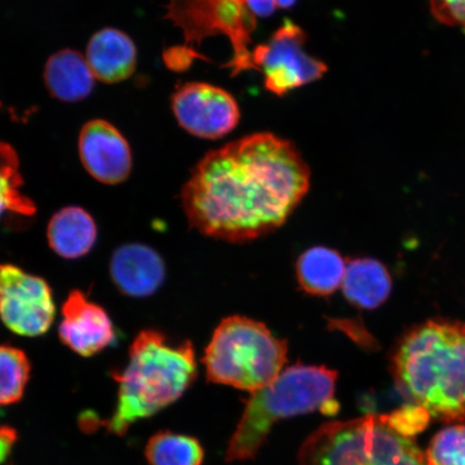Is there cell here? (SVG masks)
<instances>
[{"label":"cell","mask_w":465,"mask_h":465,"mask_svg":"<svg viewBox=\"0 0 465 465\" xmlns=\"http://www.w3.org/2000/svg\"><path fill=\"white\" fill-rule=\"evenodd\" d=\"M310 185V167L294 143L255 133L203 156L183 185L182 201L202 234L247 242L286 223Z\"/></svg>","instance_id":"cell-1"},{"label":"cell","mask_w":465,"mask_h":465,"mask_svg":"<svg viewBox=\"0 0 465 465\" xmlns=\"http://www.w3.org/2000/svg\"><path fill=\"white\" fill-rule=\"evenodd\" d=\"M401 393L435 420L465 421V323L431 319L401 337L391 360Z\"/></svg>","instance_id":"cell-2"},{"label":"cell","mask_w":465,"mask_h":465,"mask_svg":"<svg viewBox=\"0 0 465 465\" xmlns=\"http://www.w3.org/2000/svg\"><path fill=\"white\" fill-rule=\"evenodd\" d=\"M196 377L193 346L174 344L156 331H143L134 341L119 381L118 403L108 422L122 435L138 420L156 414L177 401Z\"/></svg>","instance_id":"cell-3"},{"label":"cell","mask_w":465,"mask_h":465,"mask_svg":"<svg viewBox=\"0 0 465 465\" xmlns=\"http://www.w3.org/2000/svg\"><path fill=\"white\" fill-rule=\"evenodd\" d=\"M336 381L337 371L325 366L296 364L283 370L270 385L252 393L225 460L253 459L278 421L319 411L334 414L339 410Z\"/></svg>","instance_id":"cell-4"},{"label":"cell","mask_w":465,"mask_h":465,"mask_svg":"<svg viewBox=\"0 0 465 465\" xmlns=\"http://www.w3.org/2000/svg\"><path fill=\"white\" fill-rule=\"evenodd\" d=\"M300 465H428L414 438L401 434L386 415L369 414L323 424L299 453Z\"/></svg>","instance_id":"cell-5"},{"label":"cell","mask_w":465,"mask_h":465,"mask_svg":"<svg viewBox=\"0 0 465 465\" xmlns=\"http://www.w3.org/2000/svg\"><path fill=\"white\" fill-rule=\"evenodd\" d=\"M287 353V342L263 323L232 316L214 331L203 364L209 381L252 393L276 380Z\"/></svg>","instance_id":"cell-6"},{"label":"cell","mask_w":465,"mask_h":465,"mask_svg":"<svg viewBox=\"0 0 465 465\" xmlns=\"http://www.w3.org/2000/svg\"><path fill=\"white\" fill-rule=\"evenodd\" d=\"M282 0H168L166 19L182 29L185 46L190 48L211 36L224 35L234 51L225 64L232 75L255 69L252 36L259 17H269L281 9Z\"/></svg>","instance_id":"cell-7"},{"label":"cell","mask_w":465,"mask_h":465,"mask_svg":"<svg viewBox=\"0 0 465 465\" xmlns=\"http://www.w3.org/2000/svg\"><path fill=\"white\" fill-rule=\"evenodd\" d=\"M306 34L293 22L286 21L269 42L252 52L254 68L264 75L267 91L277 96L313 83L328 72L327 64L307 54Z\"/></svg>","instance_id":"cell-8"},{"label":"cell","mask_w":465,"mask_h":465,"mask_svg":"<svg viewBox=\"0 0 465 465\" xmlns=\"http://www.w3.org/2000/svg\"><path fill=\"white\" fill-rule=\"evenodd\" d=\"M55 316L54 294L43 278L20 267L0 264V318L22 336L43 335Z\"/></svg>","instance_id":"cell-9"},{"label":"cell","mask_w":465,"mask_h":465,"mask_svg":"<svg viewBox=\"0 0 465 465\" xmlns=\"http://www.w3.org/2000/svg\"><path fill=\"white\" fill-rule=\"evenodd\" d=\"M180 126L195 137L218 139L228 135L241 120V110L229 92L209 84L179 87L172 100Z\"/></svg>","instance_id":"cell-10"},{"label":"cell","mask_w":465,"mask_h":465,"mask_svg":"<svg viewBox=\"0 0 465 465\" xmlns=\"http://www.w3.org/2000/svg\"><path fill=\"white\" fill-rule=\"evenodd\" d=\"M79 154L86 172L97 182L116 184L130 176V144L107 121L87 122L80 133Z\"/></svg>","instance_id":"cell-11"},{"label":"cell","mask_w":465,"mask_h":465,"mask_svg":"<svg viewBox=\"0 0 465 465\" xmlns=\"http://www.w3.org/2000/svg\"><path fill=\"white\" fill-rule=\"evenodd\" d=\"M60 337L64 344L84 357L113 344L115 333L112 320L101 306L92 303L81 291H73L63 305Z\"/></svg>","instance_id":"cell-12"},{"label":"cell","mask_w":465,"mask_h":465,"mask_svg":"<svg viewBox=\"0 0 465 465\" xmlns=\"http://www.w3.org/2000/svg\"><path fill=\"white\" fill-rule=\"evenodd\" d=\"M110 272L121 292L133 298L153 294L165 278V265L160 254L143 243H126L116 249Z\"/></svg>","instance_id":"cell-13"},{"label":"cell","mask_w":465,"mask_h":465,"mask_svg":"<svg viewBox=\"0 0 465 465\" xmlns=\"http://www.w3.org/2000/svg\"><path fill=\"white\" fill-rule=\"evenodd\" d=\"M86 62L95 79L104 84H118L135 72L136 46L125 33L104 28L90 39Z\"/></svg>","instance_id":"cell-14"},{"label":"cell","mask_w":465,"mask_h":465,"mask_svg":"<svg viewBox=\"0 0 465 465\" xmlns=\"http://www.w3.org/2000/svg\"><path fill=\"white\" fill-rule=\"evenodd\" d=\"M44 79L51 96L64 103H78L91 94L95 77L79 52L65 49L50 56Z\"/></svg>","instance_id":"cell-15"},{"label":"cell","mask_w":465,"mask_h":465,"mask_svg":"<svg viewBox=\"0 0 465 465\" xmlns=\"http://www.w3.org/2000/svg\"><path fill=\"white\" fill-rule=\"evenodd\" d=\"M342 292L353 305L362 310H375L385 303L391 293L392 279L380 261L361 258L346 264Z\"/></svg>","instance_id":"cell-16"},{"label":"cell","mask_w":465,"mask_h":465,"mask_svg":"<svg viewBox=\"0 0 465 465\" xmlns=\"http://www.w3.org/2000/svg\"><path fill=\"white\" fill-rule=\"evenodd\" d=\"M96 237L94 220L80 207L61 209L48 226L50 246L64 259L84 257L95 245Z\"/></svg>","instance_id":"cell-17"},{"label":"cell","mask_w":465,"mask_h":465,"mask_svg":"<svg viewBox=\"0 0 465 465\" xmlns=\"http://www.w3.org/2000/svg\"><path fill=\"white\" fill-rule=\"evenodd\" d=\"M346 264L335 250L315 247L301 255L296 264L301 287L313 295H330L341 287Z\"/></svg>","instance_id":"cell-18"},{"label":"cell","mask_w":465,"mask_h":465,"mask_svg":"<svg viewBox=\"0 0 465 465\" xmlns=\"http://www.w3.org/2000/svg\"><path fill=\"white\" fill-rule=\"evenodd\" d=\"M22 185L19 156L9 143L0 142V219L5 213L23 217L36 213V205L22 193Z\"/></svg>","instance_id":"cell-19"},{"label":"cell","mask_w":465,"mask_h":465,"mask_svg":"<svg viewBox=\"0 0 465 465\" xmlns=\"http://www.w3.org/2000/svg\"><path fill=\"white\" fill-rule=\"evenodd\" d=\"M145 455L151 465H201L203 460L199 440L172 432L153 436Z\"/></svg>","instance_id":"cell-20"},{"label":"cell","mask_w":465,"mask_h":465,"mask_svg":"<svg viewBox=\"0 0 465 465\" xmlns=\"http://www.w3.org/2000/svg\"><path fill=\"white\" fill-rule=\"evenodd\" d=\"M29 365L26 354L20 349L0 346V405H10L22 398L28 381Z\"/></svg>","instance_id":"cell-21"},{"label":"cell","mask_w":465,"mask_h":465,"mask_svg":"<svg viewBox=\"0 0 465 465\" xmlns=\"http://www.w3.org/2000/svg\"><path fill=\"white\" fill-rule=\"evenodd\" d=\"M424 456L428 465H465V424L441 430L430 441Z\"/></svg>","instance_id":"cell-22"},{"label":"cell","mask_w":465,"mask_h":465,"mask_svg":"<svg viewBox=\"0 0 465 465\" xmlns=\"http://www.w3.org/2000/svg\"><path fill=\"white\" fill-rule=\"evenodd\" d=\"M388 420L398 432L409 438H414L426 430L431 420V415L422 406L410 404L401 407L391 414H387Z\"/></svg>","instance_id":"cell-23"},{"label":"cell","mask_w":465,"mask_h":465,"mask_svg":"<svg viewBox=\"0 0 465 465\" xmlns=\"http://www.w3.org/2000/svg\"><path fill=\"white\" fill-rule=\"evenodd\" d=\"M436 20L447 26L460 27L465 33V0H429Z\"/></svg>","instance_id":"cell-24"},{"label":"cell","mask_w":465,"mask_h":465,"mask_svg":"<svg viewBox=\"0 0 465 465\" xmlns=\"http://www.w3.org/2000/svg\"><path fill=\"white\" fill-rule=\"evenodd\" d=\"M15 440L16 433L14 429L9 427L0 429V464L7 460Z\"/></svg>","instance_id":"cell-25"}]
</instances>
